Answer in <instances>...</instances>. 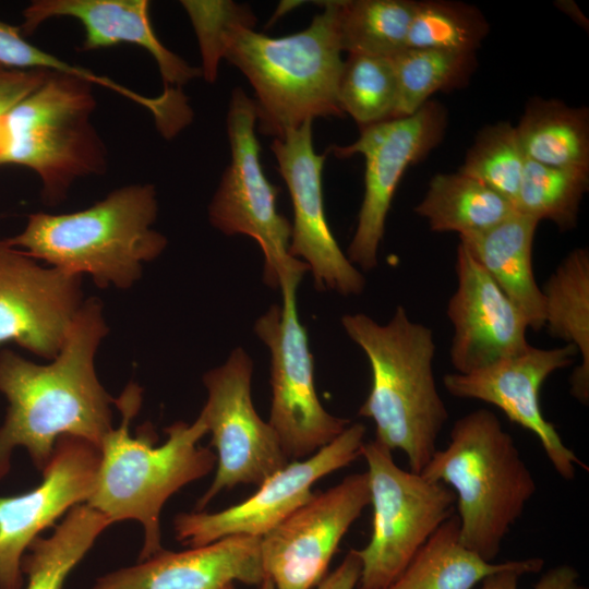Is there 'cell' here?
Returning <instances> with one entry per match:
<instances>
[{
    "instance_id": "6da1fadb",
    "label": "cell",
    "mask_w": 589,
    "mask_h": 589,
    "mask_svg": "<svg viewBox=\"0 0 589 589\" xmlns=\"http://www.w3.org/2000/svg\"><path fill=\"white\" fill-rule=\"evenodd\" d=\"M109 327L103 303L84 300L59 353L37 364L15 351L0 349V393L8 410L0 426V480L12 453L24 447L43 471L61 436L83 438L99 448L112 429L115 399L100 384L95 358Z\"/></svg>"
},
{
    "instance_id": "7a4b0ae2",
    "label": "cell",
    "mask_w": 589,
    "mask_h": 589,
    "mask_svg": "<svg viewBox=\"0 0 589 589\" xmlns=\"http://www.w3.org/2000/svg\"><path fill=\"white\" fill-rule=\"evenodd\" d=\"M113 404L121 412L118 429H111L99 446L96 483L86 504L111 524L125 519L141 522L144 543L139 561L160 551V512L166 501L181 488L208 474L216 466V454L199 445L207 433L199 414L193 423L175 422L165 429L167 440L156 446L158 436L149 424L130 434L131 420L142 404V388L129 383Z\"/></svg>"
},
{
    "instance_id": "3957f363",
    "label": "cell",
    "mask_w": 589,
    "mask_h": 589,
    "mask_svg": "<svg viewBox=\"0 0 589 589\" xmlns=\"http://www.w3.org/2000/svg\"><path fill=\"white\" fill-rule=\"evenodd\" d=\"M341 325L366 356L370 393L358 414L375 424V441L401 450L409 470L421 473L448 420L433 373L435 342L430 327L398 305L386 324L364 313L345 314Z\"/></svg>"
},
{
    "instance_id": "277c9868",
    "label": "cell",
    "mask_w": 589,
    "mask_h": 589,
    "mask_svg": "<svg viewBox=\"0 0 589 589\" xmlns=\"http://www.w3.org/2000/svg\"><path fill=\"white\" fill-rule=\"evenodd\" d=\"M157 214L155 187L134 183L82 211L31 214L23 230L7 241L36 261L88 275L99 288L128 289L141 278L143 265L167 245L166 237L153 228Z\"/></svg>"
},
{
    "instance_id": "5b68a950",
    "label": "cell",
    "mask_w": 589,
    "mask_h": 589,
    "mask_svg": "<svg viewBox=\"0 0 589 589\" xmlns=\"http://www.w3.org/2000/svg\"><path fill=\"white\" fill-rule=\"evenodd\" d=\"M291 35L271 37L245 26L226 36L224 58L254 91L256 131L274 139L316 118H342L338 83L344 68L336 2Z\"/></svg>"
},
{
    "instance_id": "8992f818",
    "label": "cell",
    "mask_w": 589,
    "mask_h": 589,
    "mask_svg": "<svg viewBox=\"0 0 589 589\" xmlns=\"http://www.w3.org/2000/svg\"><path fill=\"white\" fill-rule=\"evenodd\" d=\"M421 474L453 490L460 542L488 562L537 491L514 438L484 408L455 421L447 446L434 452Z\"/></svg>"
},
{
    "instance_id": "52a82bcc",
    "label": "cell",
    "mask_w": 589,
    "mask_h": 589,
    "mask_svg": "<svg viewBox=\"0 0 589 589\" xmlns=\"http://www.w3.org/2000/svg\"><path fill=\"white\" fill-rule=\"evenodd\" d=\"M95 108L91 82L50 73L0 123V165L28 168L45 203L62 202L76 180L107 170V149L92 122Z\"/></svg>"
},
{
    "instance_id": "ba28073f",
    "label": "cell",
    "mask_w": 589,
    "mask_h": 589,
    "mask_svg": "<svg viewBox=\"0 0 589 589\" xmlns=\"http://www.w3.org/2000/svg\"><path fill=\"white\" fill-rule=\"evenodd\" d=\"M361 457L368 466L372 530L368 544L354 549L361 562L357 589H387L454 514L456 496L446 484L400 468L375 440L364 442Z\"/></svg>"
},
{
    "instance_id": "9c48e42d",
    "label": "cell",
    "mask_w": 589,
    "mask_h": 589,
    "mask_svg": "<svg viewBox=\"0 0 589 589\" xmlns=\"http://www.w3.org/2000/svg\"><path fill=\"white\" fill-rule=\"evenodd\" d=\"M227 134L230 163L209 203V223L224 235L252 238L264 255L265 284L279 289L287 273L309 268L289 255L291 224L277 212L279 188L268 181L261 165L255 106L240 87L231 92Z\"/></svg>"
},
{
    "instance_id": "30bf717a",
    "label": "cell",
    "mask_w": 589,
    "mask_h": 589,
    "mask_svg": "<svg viewBox=\"0 0 589 589\" xmlns=\"http://www.w3.org/2000/svg\"><path fill=\"white\" fill-rule=\"evenodd\" d=\"M304 272L280 280L283 304H273L255 322L254 332L271 352L269 424L288 459L299 460L337 438L350 420L330 414L321 404L314 382L313 356L300 323L297 289Z\"/></svg>"
},
{
    "instance_id": "8fae6325",
    "label": "cell",
    "mask_w": 589,
    "mask_h": 589,
    "mask_svg": "<svg viewBox=\"0 0 589 589\" xmlns=\"http://www.w3.org/2000/svg\"><path fill=\"white\" fill-rule=\"evenodd\" d=\"M252 374V359L238 347L225 363L203 375L207 399L200 416L212 435L217 461L214 480L197 501L196 512L223 490L238 484L259 486L289 461L275 430L255 410Z\"/></svg>"
},
{
    "instance_id": "7c38bea8",
    "label": "cell",
    "mask_w": 589,
    "mask_h": 589,
    "mask_svg": "<svg viewBox=\"0 0 589 589\" xmlns=\"http://www.w3.org/2000/svg\"><path fill=\"white\" fill-rule=\"evenodd\" d=\"M447 124L445 108L425 103L411 116L360 129L358 140L333 146L339 158L364 157V194L347 257L363 271L377 266V253L395 191L407 168L424 158L443 140Z\"/></svg>"
},
{
    "instance_id": "4fadbf2b",
    "label": "cell",
    "mask_w": 589,
    "mask_h": 589,
    "mask_svg": "<svg viewBox=\"0 0 589 589\" xmlns=\"http://www.w3.org/2000/svg\"><path fill=\"white\" fill-rule=\"evenodd\" d=\"M364 436L362 423L349 424L309 458L288 462L266 478L244 501L215 513L178 514L173 519L177 540L196 548L236 534L262 538L313 496L316 481L361 457Z\"/></svg>"
},
{
    "instance_id": "5bb4252c",
    "label": "cell",
    "mask_w": 589,
    "mask_h": 589,
    "mask_svg": "<svg viewBox=\"0 0 589 589\" xmlns=\"http://www.w3.org/2000/svg\"><path fill=\"white\" fill-rule=\"evenodd\" d=\"M370 505L366 472L313 496L261 538L265 576L276 589H311L325 577L351 525Z\"/></svg>"
},
{
    "instance_id": "9a60e30c",
    "label": "cell",
    "mask_w": 589,
    "mask_h": 589,
    "mask_svg": "<svg viewBox=\"0 0 589 589\" xmlns=\"http://www.w3.org/2000/svg\"><path fill=\"white\" fill-rule=\"evenodd\" d=\"M312 123L286 131L271 145L293 208L288 252L308 265L318 290L358 296L365 278L341 251L328 226L322 188L327 154L315 152Z\"/></svg>"
},
{
    "instance_id": "2e32d148",
    "label": "cell",
    "mask_w": 589,
    "mask_h": 589,
    "mask_svg": "<svg viewBox=\"0 0 589 589\" xmlns=\"http://www.w3.org/2000/svg\"><path fill=\"white\" fill-rule=\"evenodd\" d=\"M577 354L572 345L551 349L529 346L516 356L473 372L445 374L443 385L454 397L497 407L512 422L532 432L557 474L569 481L575 478L577 467L586 470L588 467L545 419L539 394L545 380L569 366Z\"/></svg>"
},
{
    "instance_id": "e0dca14e",
    "label": "cell",
    "mask_w": 589,
    "mask_h": 589,
    "mask_svg": "<svg viewBox=\"0 0 589 589\" xmlns=\"http://www.w3.org/2000/svg\"><path fill=\"white\" fill-rule=\"evenodd\" d=\"M82 277L36 260L0 237V346L44 359L60 351L83 300Z\"/></svg>"
},
{
    "instance_id": "ac0fdd59",
    "label": "cell",
    "mask_w": 589,
    "mask_h": 589,
    "mask_svg": "<svg viewBox=\"0 0 589 589\" xmlns=\"http://www.w3.org/2000/svg\"><path fill=\"white\" fill-rule=\"evenodd\" d=\"M99 448L75 436H61L33 490L0 497V589H22V558L39 533L93 493Z\"/></svg>"
},
{
    "instance_id": "d6986e66",
    "label": "cell",
    "mask_w": 589,
    "mask_h": 589,
    "mask_svg": "<svg viewBox=\"0 0 589 589\" xmlns=\"http://www.w3.org/2000/svg\"><path fill=\"white\" fill-rule=\"evenodd\" d=\"M455 272L457 288L446 310L455 372L470 373L526 350L528 325L521 313L461 243Z\"/></svg>"
},
{
    "instance_id": "ffe728a7",
    "label": "cell",
    "mask_w": 589,
    "mask_h": 589,
    "mask_svg": "<svg viewBox=\"0 0 589 589\" xmlns=\"http://www.w3.org/2000/svg\"><path fill=\"white\" fill-rule=\"evenodd\" d=\"M20 29L33 34L53 17H72L83 27L82 50H96L120 44L146 50L159 70L164 91L181 89L202 75L201 68L189 64L169 50L157 37L149 19L147 0H35L22 12Z\"/></svg>"
},
{
    "instance_id": "44dd1931",
    "label": "cell",
    "mask_w": 589,
    "mask_h": 589,
    "mask_svg": "<svg viewBox=\"0 0 589 589\" xmlns=\"http://www.w3.org/2000/svg\"><path fill=\"white\" fill-rule=\"evenodd\" d=\"M261 538L236 534L181 552L163 550L96 580L91 589H225L265 579Z\"/></svg>"
},
{
    "instance_id": "7402d4cb",
    "label": "cell",
    "mask_w": 589,
    "mask_h": 589,
    "mask_svg": "<svg viewBox=\"0 0 589 589\" xmlns=\"http://www.w3.org/2000/svg\"><path fill=\"white\" fill-rule=\"evenodd\" d=\"M539 221L515 211L496 226L460 242L494 279L525 318L528 328H544V300L532 267Z\"/></svg>"
},
{
    "instance_id": "603a6c76",
    "label": "cell",
    "mask_w": 589,
    "mask_h": 589,
    "mask_svg": "<svg viewBox=\"0 0 589 589\" xmlns=\"http://www.w3.org/2000/svg\"><path fill=\"white\" fill-rule=\"evenodd\" d=\"M544 300V327L557 339L572 345L580 356L573 371L570 394L589 401V251L572 250L549 276L541 289Z\"/></svg>"
},
{
    "instance_id": "cb8c5ba5",
    "label": "cell",
    "mask_w": 589,
    "mask_h": 589,
    "mask_svg": "<svg viewBox=\"0 0 589 589\" xmlns=\"http://www.w3.org/2000/svg\"><path fill=\"white\" fill-rule=\"evenodd\" d=\"M543 564L540 557L502 563L483 560L461 544L458 518L453 514L387 589H472L493 573L518 567H533L540 572Z\"/></svg>"
},
{
    "instance_id": "d4e9b609",
    "label": "cell",
    "mask_w": 589,
    "mask_h": 589,
    "mask_svg": "<svg viewBox=\"0 0 589 589\" xmlns=\"http://www.w3.org/2000/svg\"><path fill=\"white\" fill-rule=\"evenodd\" d=\"M414 212L434 232L466 237L496 226L514 214L515 207L482 182L457 171L435 175Z\"/></svg>"
},
{
    "instance_id": "484cf974",
    "label": "cell",
    "mask_w": 589,
    "mask_h": 589,
    "mask_svg": "<svg viewBox=\"0 0 589 589\" xmlns=\"http://www.w3.org/2000/svg\"><path fill=\"white\" fill-rule=\"evenodd\" d=\"M516 131L527 158L537 163L589 170V110L560 99L532 98Z\"/></svg>"
},
{
    "instance_id": "4316f807",
    "label": "cell",
    "mask_w": 589,
    "mask_h": 589,
    "mask_svg": "<svg viewBox=\"0 0 589 589\" xmlns=\"http://www.w3.org/2000/svg\"><path fill=\"white\" fill-rule=\"evenodd\" d=\"M111 522L87 504L72 507L48 538L35 539L24 554L21 568L25 589H62L63 585Z\"/></svg>"
},
{
    "instance_id": "83f0119b",
    "label": "cell",
    "mask_w": 589,
    "mask_h": 589,
    "mask_svg": "<svg viewBox=\"0 0 589 589\" xmlns=\"http://www.w3.org/2000/svg\"><path fill=\"white\" fill-rule=\"evenodd\" d=\"M336 2L341 51L392 58L407 48L417 1L347 0Z\"/></svg>"
},
{
    "instance_id": "f1b7e54d",
    "label": "cell",
    "mask_w": 589,
    "mask_h": 589,
    "mask_svg": "<svg viewBox=\"0 0 589 589\" xmlns=\"http://www.w3.org/2000/svg\"><path fill=\"white\" fill-rule=\"evenodd\" d=\"M390 60L398 88L394 119L413 115L436 92L462 87L477 65L474 53L420 48H406Z\"/></svg>"
},
{
    "instance_id": "f546056e",
    "label": "cell",
    "mask_w": 589,
    "mask_h": 589,
    "mask_svg": "<svg viewBox=\"0 0 589 589\" xmlns=\"http://www.w3.org/2000/svg\"><path fill=\"white\" fill-rule=\"evenodd\" d=\"M589 188V170L561 168L526 157L515 202V211L540 220H550L561 231L574 229L580 204Z\"/></svg>"
},
{
    "instance_id": "4dcf8cb0",
    "label": "cell",
    "mask_w": 589,
    "mask_h": 589,
    "mask_svg": "<svg viewBox=\"0 0 589 589\" xmlns=\"http://www.w3.org/2000/svg\"><path fill=\"white\" fill-rule=\"evenodd\" d=\"M398 98L390 58L348 55L338 83L337 99L344 115L361 128L394 119Z\"/></svg>"
},
{
    "instance_id": "1f68e13d",
    "label": "cell",
    "mask_w": 589,
    "mask_h": 589,
    "mask_svg": "<svg viewBox=\"0 0 589 589\" xmlns=\"http://www.w3.org/2000/svg\"><path fill=\"white\" fill-rule=\"evenodd\" d=\"M489 29L486 19L472 4L447 0L417 1L407 48L474 53Z\"/></svg>"
},
{
    "instance_id": "d6a6232c",
    "label": "cell",
    "mask_w": 589,
    "mask_h": 589,
    "mask_svg": "<svg viewBox=\"0 0 589 589\" xmlns=\"http://www.w3.org/2000/svg\"><path fill=\"white\" fill-rule=\"evenodd\" d=\"M525 163L516 128L501 121L481 129L458 172L482 182L515 205Z\"/></svg>"
},
{
    "instance_id": "836d02e7",
    "label": "cell",
    "mask_w": 589,
    "mask_h": 589,
    "mask_svg": "<svg viewBox=\"0 0 589 589\" xmlns=\"http://www.w3.org/2000/svg\"><path fill=\"white\" fill-rule=\"evenodd\" d=\"M202 58V76L208 82L217 80L218 67L224 59L226 36L236 26L253 28L256 17L251 8L229 0H182Z\"/></svg>"
},
{
    "instance_id": "e575fe53",
    "label": "cell",
    "mask_w": 589,
    "mask_h": 589,
    "mask_svg": "<svg viewBox=\"0 0 589 589\" xmlns=\"http://www.w3.org/2000/svg\"><path fill=\"white\" fill-rule=\"evenodd\" d=\"M52 56L24 38L20 27L0 20V64L20 70H45Z\"/></svg>"
},
{
    "instance_id": "d590c367",
    "label": "cell",
    "mask_w": 589,
    "mask_h": 589,
    "mask_svg": "<svg viewBox=\"0 0 589 589\" xmlns=\"http://www.w3.org/2000/svg\"><path fill=\"white\" fill-rule=\"evenodd\" d=\"M52 73L47 70H20L0 64V123L24 98Z\"/></svg>"
},
{
    "instance_id": "8d00e7d4",
    "label": "cell",
    "mask_w": 589,
    "mask_h": 589,
    "mask_svg": "<svg viewBox=\"0 0 589 589\" xmlns=\"http://www.w3.org/2000/svg\"><path fill=\"white\" fill-rule=\"evenodd\" d=\"M360 573V558L354 549H351L340 565L320 581L316 589H356Z\"/></svg>"
},
{
    "instance_id": "74e56055",
    "label": "cell",
    "mask_w": 589,
    "mask_h": 589,
    "mask_svg": "<svg viewBox=\"0 0 589 589\" xmlns=\"http://www.w3.org/2000/svg\"><path fill=\"white\" fill-rule=\"evenodd\" d=\"M533 589H587L578 572L570 565H560L544 573Z\"/></svg>"
},
{
    "instance_id": "f35d334b",
    "label": "cell",
    "mask_w": 589,
    "mask_h": 589,
    "mask_svg": "<svg viewBox=\"0 0 589 589\" xmlns=\"http://www.w3.org/2000/svg\"><path fill=\"white\" fill-rule=\"evenodd\" d=\"M539 573L533 567L509 568L486 576L480 589H518L519 577L525 574Z\"/></svg>"
},
{
    "instance_id": "ab89813d",
    "label": "cell",
    "mask_w": 589,
    "mask_h": 589,
    "mask_svg": "<svg viewBox=\"0 0 589 589\" xmlns=\"http://www.w3.org/2000/svg\"><path fill=\"white\" fill-rule=\"evenodd\" d=\"M259 587H260L259 589H276L273 581L268 577H265V579L261 582ZM225 589H237V588L235 584H230Z\"/></svg>"
}]
</instances>
